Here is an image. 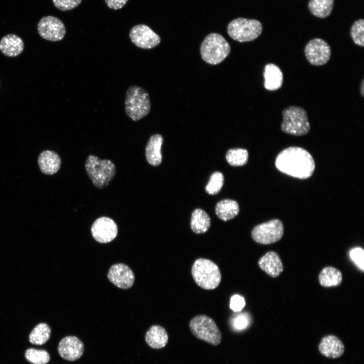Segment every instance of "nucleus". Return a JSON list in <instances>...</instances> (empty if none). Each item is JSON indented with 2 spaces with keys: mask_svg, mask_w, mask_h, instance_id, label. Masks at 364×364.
I'll use <instances>...</instances> for the list:
<instances>
[{
  "mask_svg": "<svg viewBox=\"0 0 364 364\" xmlns=\"http://www.w3.org/2000/svg\"><path fill=\"white\" fill-rule=\"evenodd\" d=\"M224 182V176L222 173L216 171L213 173L206 186V192L210 195L218 194L221 190Z\"/></svg>",
  "mask_w": 364,
  "mask_h": 364,
  "instance_id": "31",
  "label": "nucleus"
},
{
  "mask_svg": "<svg viewBox=\"0 0 364 364\" xmlns=\"http://www.w3.org/2000/svg\"><path fill=\"white\" fill-rule=\"evenodd\" d=\"M91 232L94 238L98 242L107 243L113 241L117 236L118 228L111 218L101 217L93 223Z\"/></svg>",
  "mask_w": 364,
  "mask_h": 364,
  "instance_id": "13",
  "label": "nucleus"
},
{
  "mask_svg": "<svg viewBox=\"0 0 364 364\" xmlns=\"http://www.w3.org/2000/svg\"><path fill=\"white\" fill-rule=\"evenodd\" d=\"M248 152L241 148L230 149L226 154V159L232 166H240L246 164L248 161Z\"/></svg>",
  "mask_w": 364,
  "mask_h": 364,
  "instance_id": "28",
  "label": "nucleus"
},
{
  "mask_svg": "<svg viewBox=\"0 0 364 364\" xmlns=\"http://www.w3.org/2000/svg\"><path fill=\"white\" fill-rule=\"evenodd\" d=\"M258 264L263 271L272 278L278 277L284 269L280 256L274 251L266 253L260 258Z\"/></svg>",
  "mask_w": 364,
  "mask_h": 364,
  "instance_id": "17",
  "label": "nucleus"
},
{
  "mask_svg": "<svg viewBox=\"0 0 364 364\" xmlns=\"http://www.w3.org/2000/svg\"><path fill=\"white\" fill-rule=\"evenodd\" d=\"M319 282L324 287H336L342 281L341 272L336 268L327 266L324 268L318 276Z\"/></svg>",
  "mask_w": 364,
  "mask_h": 364,
  "instance_id": "25",
  "label": "nucleus"
},
{
  "mask_svg": "<svg viewBox=\"0 0 364 364\" xmlns=\"http://www.w3.org/2000/svg\"><path fill=\"white\" fill-rule=\"evenodd\" d=\"M37 31L42 38L52 41L61 40L66 34V28L63 22L52 16L43 17L39 20Z\"/></svg>",
  "mask_w": 364,
  "mask_h": 364,
  "instance_id": "11",
  "label": "nucleus"
},
{
  "mask_svg": "<svg viewBox=\"0 0 364 364\" xmlns=\"http://www.w3.org/2000/svg\"><path fill=\"white\" fill-rule=\"evenodd\" d=\"M82 0H53L55 6L59 10L65 11L77 7Z\"/></svg>",
  "mask_w": 364,
  "mask_h": 364,
  "instance_id": "32",
  "label": "nucleus"
},
{
  "mask_svg": "<svg viewBox=\"0 0 364 364\" xmlns=\"http://www.w3.org/2000/svg\"><path fill=\"white\" fill-rule=\"evenodd\" d=\"M239 212L238 203L231 199H224L218 202L215 206L217 217L226 221L236 217Z\"/></svg>",
  "mask_w": 364,
  "mask_h": 364,
  "instance_id": "23",
  "label": "nucleus"
},
{
  "mask_svg": "<svg viewBox=\"0 0 364 364\" xmlns=\"http://www.w3.org/2000/svg\"><path fill=\"white\" fill-rule=\"evenodd\" d=\"M85 167L93 185L99 189L107 187L116 173V167L113 162L107 159L101 160L93 155L87 157Z\"/></svg>",
  "mask_w": 364,
  "mask_h": 364,
  "instance_id": "4",
  "label": "nucleus"
},
{
  "mask_svg": "<svg viewBox=\"0 0 364 364\" xmlns=\"http://www.w3.org/2000/svg\"><path fill=\"white\" fill-rule=\"evenodd\" d=\"M334 3V0H309L308 8L313 16L325 18L331 14Z\"/></svg>",
  "mask_w": 364,
  "mask_h": 364,
  "instance_id": "26",
  "label": "nucleus"
},
{
  "mask_svg": "<svg viewBox=\"0 0 364 364\" xmlns=\"http://www.w3.org/2000/svg\"><path fill=\"white\" fill-rule=\"evenodd\" d=\"M107 6L113 10H118L123 8L128 0H104Z\"/></svg>",
  "mask_w": 364,
  "mask_h": 364,
  "instance_id": "35",
  "label": "nucleus"
},
{
  "mask_svg": "<svg viewBox=\"0 0 364 364\" xmlns=\"http://www.w3.org/2000/svg\"><path fill=\"white\" fill-rule=\"evenodd\" d=\"M51 330L46 323H41L36 325L29 336L30 343L36 345H42L48 341L51 336Z\"/></svg>",
  "mask_w": 364,
  "mask_h": 364,
  "instance_id": "27",
  "label": "nucleus"
},
{
  "mask_svg": "<svg viewBox=\"0 0 364 364\" xmlns=\"http://www.w3.org/2000/svg\"><path fill=\"white\" fill-rule=\"evenodd\" d=\"M264 86L268 90L274 91L279 89L283 82V75L281 69L276 64L269 63L264 69Z\"/></svg>",
  "mask_w": 364,
  "mask_h": 364,
  "instance_id": "20",
  "label": "nucleus"
},
{
  "mask_svg": "<svg viewBox=\"0 0 364 364\" xmlns=\"http://www.w3.org/2000/svg\"><path fill=\"white\" fill-rule=\"evenodd\" d=\"M211 220L209 215L202 209L194 210L192 214L191 228L196 234H203L209 229Z\"/></svg>",
  "mask_w": 364,
  "mask_h": 364,
  "instance_id": "24",
  "label": "nucleus"
},
{
  "mask_svg": "<svg viewBox=\"0 0 364 364\" xmlns=\"http://www.w3.org/2000/svg\"><path fill=\"white\" fill-rule=\"evenodd\" d=\"M145 340L151 348L161 349L168 343V335L163 327L159 325H153L147 331Z\"/></svg>",
  "mask_w": 364,
  "mask_h": 364,
  "instance_id": "22",
  "label": "nucleus"
},
{
  "mask_svg": "<svg viewBox=\"0 0 364 364\" xmlns=\"http://www.w3.org/2000/svg\"><path fill=\"white\" fill-rule=\"evenodd\" d=\"M126 114L133 121H138L150 112L151 102L147 92L143 87L133 85L126 91L125 102Z\"/></svg>",
  "mask_w": 364,
  "mask_h": 364,
  "instance_id": "2",
  "label": "nucleus"
},
{
  "mask_svg": "<svg viewBox=\"0 0 364 364\" xmlns=\"http://www.w3.org/2000/svg\"><path fill=\"white\" fill-rule=\"evenodd\" d=\"M191 274L195 283L205 290L215 289L221 282V276L218 266L208 259H197L192 265Z\"/></svg>",
  "mask_w": 364,
  "mask_h": 364,
  "instance_id": "3",
  "label": "nucleus"
},
{
  "mask_svg": "<svg viewBox=\"0 0 364 364\" xmlns=\"http://www.w3.org/2000/svg\"><path fill=\"white\" fill-rule=\"evenodd\" d=\"M248 325V319L247 316L243 315H240L234 320V325L236 329L242 330L245 328Z\"/></svg>",
  "mask_w": 364,
  "mask_h": 364,
  "instance_id": "36",
  "label": "nucleus"
},
{
  "mask_svg": "<svg viewBox=\"0 0 364 364\" xmlns=\"http://www.w3.org/2000/svg\"><path fill=\"white\" fill-rule=\"evenodd\" d=\"M275 165L281 172L300 179L310 177L315 169V163L310 154L299 147H290L277 156Z\"/></svg>",
  "mask_w": 364,
  "mask_h": 364,
  "instance_id": "1",
  "label": "nucleus"
},
{
  "mask_svg": "<svg viewBox=\"0 0 364 364\" xmlns=\"http://www.w3.org/2000/svg\"><path fill=\"white\" fill-rule=\"evenodd\" d=\"M230 52L231 47L228 42L217 33H211L207 35L200 47L202 59L211 65H216L222 62Z\"/></svg>",
  "mask_w": 364,
  "mask_h": 364,
  "instance_id": "5",
  "label": "nucleus"
},
{
  "mask_svg": "<svg viewBox=\"0 0 364 364\" xmlns=\"http://www.w3.org/2000/svg\"><path fill=\"white\" fill-rule=\"evenodd\" d=\"M245 305V301L242 296L236 294L231 297L230 307L234 311H241Z\"/></svg>",
  "mask_w": 364,
  "mask_h": 364,
  "instance_id": "34",
  "label": "nucleus"
},
{
  "mask_svg": "<svg viewBox=\"0 0 364 364\" xmlns=\"http://www.w3.org/2000/svg\"><path fill=\"white\" fill-rule=\"evenodd\" d=\"M360 93L362 97H364V79H363L360 85Z\"/></svg>",
  "mask_w": 364,
  "mask_h": 364,
  "instance_id": "37",
  "label": "nucleus"
},
{
  "mask_svg": "<svg viewBox=\"0 0 364 364\" xmlns=\"http://www.w3.org/2000/svg\"><path fill=\"white\" fill-rule=\"evenodd\" d=\"M227 31L230 36L235 40L249 42L261 34L262 26L261 22L256 19L238 18L228 24Z\"/></svg>",
  "mask_w": 364,
  "mask_h": 364,
  "instance_id": "8",
  "label": "nucleus"
},
{
  "mask_svg": "<svg viewBox=\"0 0 364 364\" xmlns=\"http://www.w3.org/2000/svg\"><path fill=\"white\" fill-rule=\"evenodd\" d=\"M84 345L77 337L73 336H67L60 341L58 350L60 355L69 361H74L79 359L84 352Z\"/></svg>",
  "mask_w": 364,
  "mask_h": 364,
  "instance_id": "15",
  "label": "nucleus"
},
{
  "mask_svg": "<svg viewBox=\"0 0 364 364\" xmlns=\"http://www.w3.org/2000/svg\"><path fill=\"white\" fill-rule=\"evenodd\" d=\"M189 328L197 338L213 346L219 345L222 340L221 332L214 321L206 315H198L191 319Z\"/></svg>",
  "mask_w": 364,
  "mask_h": 364,
  "instance_id": "7",
  "label": "nucleus"
},
{
  "mask_svg": "<svg viewBox=\"0 0 364 364\" xmlns=\"http://www.w3.org/2000/svg\"><path fill=\"white\" fill-rule=\"evenodd\" d=\"M24 44L22 39L14 34H9L0 40V50L5 56L14 57L23 51Z\"/></svg>",
  "mask_w": 364,
  "mask_h": 364,
  "instance_id": "19",
  "label": "nucleus"
},
{
  "mask_svg": "<svg viewBox=\"0 0 364 364\" xmlns=\"http://www.w3.org/2000/svg\"><path fill=\"white\" fill-rule=\"evenodd\" d=\"M129 37L138 47L151 49L157 46L161 41L160 36L145 24H138L130 30Z\"/></svg>",
  "mask_w": 364,
  "mask_h": 364,
  "instance_id": "12",
  "label": "nucleus"
},
{
  "mask_svg": "<svg viewBox=\"0 0 364 364\" xmlns=\"http://www.w3.org/2000/svg\"><path fill=\"white\" fill-rule=\"evenodd\" d=\"M283 121L281 130L285 133L302 136L308 133L310 129L306 111L297 106H290L282 111Z\"/></svg>",
  "mask_w": 364,
  "mask_h": 364,
  "instance_id": "6",
  "label": "nucleus"
},
{
  "mask_svg": "<svg viewBox=\"0 0 364 364\" xmlns=\"http://www.w3.org/2000/svg\"><path fill=\"white\" fill-rule=\"evenodd\" d=\"M37 162L40 171L46 175H53L57 173L61 164L59 155L53 151L48 150L39 154Z\"/></svg>",
  "mask_w": 364,
  "mask_h": 364,
  "instance_id": "18",
  "label": "nucleus"
},
{
  "mask_svg": "<svg viewBox=\"0 0 364 364\" xmlns=\"http://www.w3.org/2000/svg\"><path fill=\"white\" fill-rule=\"evenodd\" d=\"M284 234L282 222L278 219L270 220L255 226L251 232V237L256 243L263 245L274 243L279 241Z\"/></svg>",
  "mask_w": 364,
  "mask_h": 364,
  "instance_id": "9",
  "label": "nucleus"
},
{
  "mask_svg": "<svg viewBox=\"0 0 364 364\" xmlns=\"http://www.w3.org/2000/svg\"><path fill=\"white\" fill-rule=\"evenodd\" d=\"M318 350L322 354L327 357L336 358L344 353V345L337 337L329 335L322 338L318 345Z\"/></svg>",
  "mask_w": 364,
  "mask_h": 364,
  "instance_id": "16",
  "label": "nucleus"
},
{
  "mask_svg": "<svg viewBox=\"0 0 364 364\" xmlns=\"http://www.w3.org/2000/svg\"><path fill=\"white\" fill-rule=\"evenodd\" d=\"M107 276L111 283L123 289L130 288L134 281V276L132 270L123 263H117L112 265Z\"/></svg>",
  "mask_w": 364,
  "mask_h": 364,
  "instance_id": "14",
  "label": "nucleus"
},
{
  "mask_svg": "<svg viewBox=\"0 0 364 364\" xmlns=\"http://www.w3.org/2000/svg\"><path fill=\"white\" fill-rule=\"evenodd\" d=\"M350 33L355 44L360 47L364 46V20L358 19L352 25Z\"/></svg>",
  "mask_w": 364,
  "mask_h": 364,
  "instance_id": "30",
  "label": "nucleus"
},
{
  "mask_svg": "<svg viewBox=\"0 0 364 364\" xmlns=\"http://www.w3.org/2000/svg\"><path fill=\"white\" fill-rule=\"evenodd\" d=\"M25 358L33 364H46L50 360L48 352L42 349L29 348L25 352Z\"/></svg>",
  "mask_w": 364,
  "mask_h": 364,
  "instance_id": "29",
  "label": "nucleus"
},
{
  "mask_svg": "<svg viewBox=\"0 0 364 364\" xmlns=\"http://www.w3.org/2000/svg\"><path fill=\"white\" fill-rule=\"evenodd\" d=\"M163 137L160 134L152 135L145 149V155L148 162L152 166H158L162 161L161 148Z\"/></svg>",
  "mask_w": 364,
  "mask_h": 364,
  "instance_id": "21",
  "label": "nucleus"
},
{
  "mask_svg": "<svg viewBox=\"0 0 364 364\" xmlns=\"http://www.w3.org/2000/svg\"><path fill=\"white\" fill-rule=\"evenodd\" d=\"M350 256L355 264L362 270H363V250L361 248H355L350 252Z\"/></svg>",
  "mask_w": 364,
  "mask_h": 364,
  "instance_id": "33",
  "label": "nucleus"
},
{
  "mask_svg": "<svg viewBox=\"0 0 364 364\" xmlns=\"http://www.w3.org/2000/svg\"><path fill=\"white\" fill-rule=\"evenodd\" d=\"M304 52L307 61L315 66L326 64L331 56L330 46L325 40L320 38L309 40L304 47Z\"/></svg>",
  "mask_w": 364,
  "mask_h": 364,
  "instance_id": "10",
  "label": "nucleus"
}]
</instances>
